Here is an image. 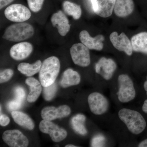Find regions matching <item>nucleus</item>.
Listing matches in <instances>:
<instances>
[{
	"label": "nucleus",
	"mask_w": 147,
	"mask_h": 147,
	"mask_svg": "<svg viewBox=\"0 0 147 147\" xmlns=\"http://www.w3.org/2000/svg\"><path fill=\"white\" fill-rule=\"evenodd\" d=\"M91 7L92 10L95 13H96L98 9V0H88Z\"/></svg>",
	"instance_id": "32"
},
{
	"label": "nucleus",
	"mask_w": 147,
	"mask_h": 147,
	"mask_svg": "<svg viewBox=\"0 0 147 147\" xmlns=\"http://www.w3.org/2000/svg\"><path fill=\"white\" fill-rule=\"evenodd\" d=\"M138 147H147V139H145L139 144Z\"/></svg>",
	"instance_id": "35"
},
{
	"label": "nucleus",
	"mask_w": 147,
	"mask_h": 147,
	"mask_svg": "<svg viewBox=\"0 0 147 147\" xmlns=\"http://www.w3.org/2000/svg\"><path fill=\"white\" fill-rule=\"evenodd\" d=\"M42 63L40 60H38L35 63L30 64L26 63H22L18 66V71L27 76H31L39 72Z\"/></svg>",
	"instance_id": "22"
},
{
	"label": "nucleus",
	"mask_w": 147,
	"mask_h": 147,
	"mask_svg": "<svg viewBox=\"0 0 147 147\" xmlns=\"http://www.w3.org/2000/svg\"><path fill=\"white\" fill-rule=\"evenodd\" d=\"M60 69V63L56 57H50L44 61L39 71L40 82L43 87L55 83Z\"/></svg>",
	"instance_id": "2"
},
{
	"label": "nucleus",
	"mask_w": 147,
	"mask_h": 147,
	"mask_svg": "<svg viewBox=\"0 0 147 147\" xmlns=\"http://www.w3.org/2000/svg\"><path fill=\"white\" fill-rule=\"evenodd\" d=\"M142 110L143 112L147 114V99L145 100L142 106Z\"/></svg>",
	"instance_id": "34"
},
{
	"label": "nucleus",
	"mask_w": 147,
	"mask_h": 147,
	"mask_svg": "<svg viewBox=\"0 0 147 147\" xmlns=\"http://www.w3.org/2000/svg\"><path fill=\"white\" fill-rule=\"evenodd\" d=\"M57 89V84L55 83L49 86L44 87L43 95L45 100L47 101L52 100L56 94Z\"/></svg>",
	"instance_id": "25"
},
{
	"label": "nucleus",
	"mask_w": 147,
	"mask_h": 147,
	"mask_svg": "<svg viewBox=\"0 0 147 147\" xmlns=\"http://www.w3.org/2000/svg\"><path fill=\"white\" fill-rule=\"evenodd\" d=\"M65 147H76V146H74V145L69 144L65 146Z\"/></svg>",
	"instance_id": "37"
},
{
	"label": "nucleus",
	"mask_w": 147,
	"mask_h": 147,
	"mask_svg": "<svg viewBox=\"0 0 147 147\" xmlns=\"http://www.w3.org/2000/svg\"><path fill=\"white\" fill-rule=\"evenodd\" d=\"M144 88L145 90H146V94L147 95V76L146 80V82H144Z\"/></svg>",
	"instance_id": "36"
},
{
	"label": "nucleus",
	"mask_w": 147,
	"mask_h": 147,
	"mask_svg": "<svg viewBox=\"0 0 147 147\" xmlns=\"http://www.w3.org/2000/svg\"><path fill=\"white\" fill-rule=\"evenodd\" d=\"M32 50V45L30 42H19L11 47L10 55L11 57L15 60H22L28 57Z\"/></svg>",
	"instance_id": "14"
},
{
	"label": "nucleus",
	"mask_w": 147,
	"mask_h": 147,
	"mask_svg": "<svg viewBox=\"0 0 147 147\" xmlns=\"http://www.w3.org/2000/svg\"><path fill=\"white\" fill-rule=\"evenodd\" d=\"M70 55L73 62L80 66L86 67L90 63L89 50L83 43L72 45L70 50Z\"/></svg>",
	"instance_id": "6"
},
{
	"label": "nucleus",
	"mask_w": 147,
	"mask_h": 147,
	"mask_svg": "<svg viewBox=\"0 0 147 147\" xmlns=\"http://www.w3.org/2000/svg\"><path fill=\"white\" fill-rule=\"evenodd\" d=\"M6 18L12 22L21 23L28 20L31 13L28 7L21 4H14L8 6L5 10Z\"/></svg>",
	"instance_id": "5"
},
{
	"label": "nucleus",
	"mask_w": 147,
	"mask_h": 147,
	"mask_svg": "<svg viewBox=\"0 0 147 147\" xmlns=\"http://www.w3.org/2000/svg\"><path fill=\"white\" fill-rule=\"evenodd\" d=\"M64 11L75 20L79 19L82 15V9L80 5L71 2L65 1L63 4Z\"/></svg>",
	"instance_id": "24"
},
{
	"label": "nucleus",
	"mask_w": 147,
	"mask_h": 147,
	"mask_svg": "<svg viewBox=\"0 0 147 147\" xmlns=\"http://www.w3.org/2000/svg\"><path fill=\"white\" fill-rule=\"evenodd\" d=\"M131 42L133 51L147 54V32H141L134 36Z\"/></svg>",
	"instance_id": "18"
},
{
	"label": "nucleus",
	"mask_w": 147,
	"mask_h": 147,
	"mask_svg": "<svg viewBox=\"0 0 147 147\" xmlns=\"http://www.w3.org/2000/svg\"><path fill=\"white\" fill-rule=\"evenodd\" d=\"M11 115L14 122L18 125L29 130H32L34 128L33 121L27 114L15 110L12 111Z\"/></svg>",
	"instance_id": "19"
},
{
	"label": "nucleus",
	"mask_w": 147,
	"mask_h": 147,
	"mask_svg": "<svg viewBox=\"0 0 147 147\" xmlns=\"http://www.w3.org/2000/svg\"><path fill=\"white\" fill-rule=\"evenodd\" d=\"M3 139L11 147H26L29 144L27 137L17 129L6 130L3 134Z\"/></svg>",
	"instance_id": "9"
},
{
	"label": "nucleus",
	"mask_w": 147,
	"mask_h": 147,
	"mask_svg": "<svg viewBox=\"0 0 147 147\" xmlns=\"http://www.w3.org/2000/svg\"><path fill=\"white\" fill-rule=\"evenodd\" d=\"M110 38L113 46L117 50L124 52L128 56L132 55L133 49L131 42L125 34L122 33L119 36L117 32H113L110 34Z\"/></svg>",
	"instance_id": "12"
},
{
	"label": "nucleus",
	"mask_w": 147,
	"mask_h": 147,
	"mask_svg": "<svg viewBox=\"0 0 147 147\" xmlns=\"http://www.w3.org/2000/svg\"><path fill=\"white\" fill-rule=\"evenodd\" d=\"M13 72L12 69H5L1 71L0 74V83H5L8 82L12 77Z\"/></svg>",
	"instance_id": "28"
},
{
	"label": "nucleus",
	"mask_w": 147,
	"mask_h": 147,
	"mask_svg": "<svg viewBox=\"0 0 147 147\" xmlns=\"http://www.w3.org/2000/svg\"><path fill=\"white\" fill-rule=\"evenodd\" d=\"M81 82V76L77 71L68 69L63 72L60 84L63 88H66L78 85Z\"/></svg>",
	"instance_id": "17"
},
{
	"label": "nucleus",
	"mask_w": 147,
	"mask_h": 147,
	"mask_svg": "<svg viewBox=\"0 0 147 147\" xmlns=\"http://www.w3.org/2000/svg\"><path fill=\"white\" fill-rule=\"evenodd\" d=\"M79 38L82 43L90 50L100 51L103 48L102 41H104V37L101 35L93 38L87 31L83 30L80 32Z\"/></svg>",
	"instance_id": "13"
},
{
	"label": "nucleus",
	"mask_w": 147,
	"mask_h": 147,
	"mask_svg": "<svg viewBox=\"0 0 147 147\" xmlns=\"http://www.w3.org/2000/svg\"><path fill=\"white\" fill-rule=\"evenodd\" d=\"M119 118L132 134H139L144 130L146 123L143 116L135 110L123 108L119 111Z\"/></svg>",
	"instance_id": "1"
},
{
	"label": "nucleus",
	"mask_w": 147,
	"mask_h": 147,
	"mask_svg": "<svg viewBox=\"0 0 147 147\" xmlns=\"http://www.w3.org/2000/svg\"><path fill=\"white\" fill-rule=\"evenodd\" d=\"M117 0H98V9L96 14L104 18L112 15Z\"/></svg>",
	"instance_id": "21"
},
{
	"label": "nucleus",
	"mask_w": 147,
	"mask_h": 147,
	"mask_svg": "<svg viewBox=\"0 0 147 147\" xmlns=\"http://www.w3.org/2000/svg\"><path fill=\"white\" fill-rule=\"evenodd\" d=\"M118 81L119 100L123 103H125L133 100L136 96V91L131 78L126 74H121L119 76Z\"/></svg>",
	"instance_id": "4"
},
{
	"label": "nucleus",
	"mask_w": 147,
	"mask_h": 147,
	"mask_svg": "<svg viewBox=\"0 0 147 147\" xmlns=\"http://www.w3.org/2000/svg\"><path fill=\"white\" fill-rule=\"evenodd\" d=\"M44 0H27L30 9L34 12L39 11L42 8Z\"/></svg>",
	"instance_id": "26"
},
{
	"label": "nucleus",
	"mask_w": 147,
	"mask_h": 147,
	"mask_svg": "<svg viewBox=\"0 0 147 147\" xmlns=\"http://www.w3.org/2000/svg\"><path fill=\"white\" fill-rule=\"evenodd\" d=\"M23 102L20 100L15 99L9 102L7 104V108L11 111H15L21 108Z\"/></svg>",
	"instance_id": "29"
},
{
	"label": "nucleus",
	"mask_w": 147,
	"mask_h": 147,
	"mask_svg": "<svg viewBox=\"0 0 147 147\" xmlns=\"http://www.w3.org/2000/svg\"><path fill=\"white\" fill-rule=\"evenodd\" d=\"M34 34V30L31 25L21 22L7 27L2 38L9 41L20 42L28 39Z\"/></svg>",
	"instance_id": "3"
},
{
	"label": "nucleus",
	"mask_w": 147,
	"mask_h": 147,
	"mask_svg": "<svg viewBox=\"0 0 147 147\" xmlns=\"http://www.w3.org/2000/svg\"><path fill=\"white\" fill-rule=\"evenodd\" d=\"M116 69V63L111 59L102 57L96 64V72L106 80L112 78Z\"/></svg>",
	"instance_id": "11"
},
{
	"label": "nucleus",
	"mask_w": 147,
	"mask_h": 147,
	"mask_svg": "<svg viewBox=\"0 0 147 147\" xmlns=\"http://www.w3.org/2000/svg\"><path fill=\"white\" fill-rule=\"evenodd\" d=\"M14 0H0V8L1 9L6 6L8 5Z\"/></svg>",
	"instance_id": "33"
},
{
	"label": "nucleus",
	"mask_w": 147,
	"mask_h": 147,
	"mask_svg": "<svg viewBox=\"0 0 147 147\" xmlns=\"http://www.w3.org/2000/svg\"><path fill=\"white\" fill-rule=\"evenodd\" d=\"M88 100L90 110L94 115H100L108 111L109 102L106 98L100 93H92L88 97Z\"/></svg>",
	"instance_id": "7"
},
{
	"label": "nucleus",
	"mask_w": 147,
	"mask_h": 147,
	"mask_svg": "<svg viewBox=\"0 0 147 147\" xmlns=\"http://www.w3.org/2000/svg\"><path fill=\"white\" fill-rule=\"evenodd\" d=\"M71 112L70 108L67 105H61L58 108L53 106H48L42 109L41 112V115L43 120L51 121L67 117L69 115Z\"/></svg>",
	"instance_id": "10"
},
{
	"label": "nucleus",
	"mask_w": 147,
	"mask_h": 147,
	"mask_svg": "<svg viewBox=\"0 0 147 147\" xmlns=\"http://www.w3.org/2000/svg\"><path fill=\"white\" fill-rule=\"evenodd\" d=\"M134 8L133 0H117L114 11L117 16L125 17L131 14Z\"/></svg>",
	"instance_id": "16"
},
{
	"label": "nucleus",
	"mask_w": 147,
	"mask_h": 147,
	"mask_svg": "<svg viewBox=\"0 0 147 147\" xmlns=\"http://www.w3.org/2000/svg\"><path fill=\"white\" fill-rule=\"evenodd\" d=\"M86 117L82 114H77L74 116L71 120V124L74 130L76 133L82 135L87 134V130L85 125Z\"/></svg>",
	"instance_id": "23"
},
{
	"label": "nucleus",
	"mask_w": 147,
	"mask_h": 147,
	"mask_svg": "<svg viewBox=\"0 0 147 147\" xmlns=\"http://www.w3.org/2000/svg\"><path fill=\"white\" fill-rule=\"evenodd\" d=\"M105 138L103 135L99 134L96 135L92 140V147H103L105 146Z\"/></svg>",
	"instance_id": "27"
},
{
	"label": "nucleus",
	"mask_w": 147,
	"mask_h": 147,
	"mask_svg": "<svg viewBox=\"0 0 147 147\" xmlns=\"http://www.w3.org/2000/svg\"><path fill=\"white\" fill-rule=\"evenodd\" d=\"M16 99L23 102L26 98V92L23 88L18 87L15 89Z\"/></svg>",
	"instance_id": "30"
},
{
	"label": "nucleus",
	"mask_w": 147,
	"mask_h": 147,
	"mask_svg": "<svg viewBox=\"0 0 147 147\" xmlns=\"http://www.w3.org/2000/svg\"><path fill=\"white\" fill-rule=\"evenodd\" d=\"M26 83L30 86V93L28 96V101L30 102H34L40 95L42 88L41 84L36 79L29 77L26 80Z\"/></svg>",
	"instance_id": "20"
},
{
	"label": "nucleus",
	"mask_w": 147,
	"mask_h": 147,
	"mask_svg": "<svg viewBox=\"0 0 147 147\" xmlns=\"http://www.w3.org/2000/svg\"><path fill=\"white\" fill-rule=\"evenodd\" d=\"M53 26L57 28L61 36H65L70 30L68 18L61 11L53 14L51 18Z\"/></svg>",
	"instance_id": "15"
},
{
	"label": "nucleus",
	"mask_w": 147,
	"mask_h": 147,
	"mask_svg": "<svg viewBox=\"0 0 147 147\" xmlns=\"http://www.w3.org/2000/svg\"><path fill=\"white\" fill-rule=\"evenodd\" d=\"M10 119L7 116L3 114H1L0 116V124L1 126H5L8 125Z\"/></svg>",
	"instance_id": "31"
},
{
	"label": "nucleus",
	"mask_w": 147,
	"mask_h": 147,
	"mask_svg": "<svg viewBox=\"0 0 147 147\" xmlns=\"http://www.w3.org/2000/svg\"><path fill=\"white\" fill-rule=\"evenodd\" d=\"M39 127L40 131L49 134L52 140L55 142L63 141L67 136V132L65 129L60 128L51 121H41L40 123Z\"/></svg>",
	"instance_id": "8"
}]
</instances>
